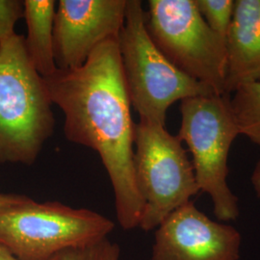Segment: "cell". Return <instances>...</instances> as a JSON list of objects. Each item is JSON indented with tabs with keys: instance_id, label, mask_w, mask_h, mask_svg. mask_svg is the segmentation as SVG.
Segmentation results:
<instances>
[{
	"instance_id": "16",
	"label": "cell",
	"mask_w": 260,
	"mask_h": 260,
	"mask_svg": "<svg viewBox=\"0 0 260 260\" xmlns=\"http://www.w3.org/2000/svg\"><path fill=\"white\" fill-rule=\"evenodd\" d=\"M30 199L31 198H29L27 196L0 193V208L22 204V203L27 202L28 200H30Z\"/></svg>"
},
{
	"instance_id": "11",
	"label": "cell",
	"mask_w": 260,
	"mask_h": 260,
	"mask_svg": "<svg viewBox=\"0 0 260 260\" xmlns=\"http://www.w3.org/2000/svg\"><path fill=\"white\" fill-rule=\"evenodd\" d=\"M24 19L27 35L24 47L28 58L43 78L58 70L54 58L53 27L57 2L55 0H24Z\"/></svg>"
},
{
	"instance_id": "2",
	"label": "cell",
	"mask_w": 260,
	"mask_h": 260,
	"mask_svg": "<svg viewBox=\"0 0 260 260\" xmlns=\"http://www.w3.org/2000/svg\"><path fill=\"white\" fill-rule=\"evenodd\" d=\"M52 103L44 78L31 64L24 36L0 42V164L37 160L54 132Z\"/></svg>"
},
{
	"instance_id": "17",
	"label": "cell",
	"mask_w": 260,
	"mask_h": 260,
	"mask_svg": "<svg viewBox=\"0 0 260 260\" xmlns=\"http://www.w3.org/2000/svg\"><path fill=\"white\" fill-rule=\"evenodd\" d=\"M251 183L256 194L260 198V160L253 170V173L251 176Z\"/></svg>"
},
{
	"instance_id": "5",
	"label": "cell",
	"mask_w": 260,
	"mask_h": 260,
	"mask_svg": "<svg viewBox=\"0 0 260 260\" xmlns=\"http://www.w3.org/2000/svg\"><path fill=\"white\" fill-rule=\"evenodd\" d=\"M178 137L192 154L200 191L208 194L219 221H234L239 216L238 199L228 185V160L233 141L240 132L228 94L198 95L180 104Z\"/></svg>"
},
{
	"instance_id": "6",
	"label": "cell",
	"mask_w": 260,
	"mask_h": 260,
	"mask_svg": "<svg viewBox=\"0 0 260 260\" xmlns=\"http://www.w3.org/2000/svg\"><path fill=\"white\" fill-rule=\"evenodd\" d=\"M134 145L135 179L144 204L139 228L149 232L191 202L200 189L181 140L165 125L140 120Z\"/></svg>"
},
{
	"instance_id": "10",
	"label": "cell",
	"mask_w": 260,
	"mask_h": 260,
	"mask_svg": "<svg viewBox=\"0 0 260 260\" xmlns=\"http://www.w3.org/2000/svg\"><path fill=\"white\" fill-rule=\"evenodd\" d=\"M224 93L260 80V0H235L225 38Z\"/></svg>"
},
{
	"instance_id": "4",
	"label": "cell",
	"mask_w": 260,
	"mask_h": 260,
	"mask_svg": "<svg viewBox=\"0 0 260 260\" xmlns=\"http://www.w3.org/2000/svg\"><path fill=\"white\" fill-rule=\"evenodd\" d=\"M102 214L58 202H27L0 208V246L19 260H51L91 246L114 231Z\"/></svg>"
},
{
	"instance_id": "13",
	"label": "cell",
	"mask_w": 260,
	"mask_h": 260,
	"mask_svg": "<svg viewBox=\"0 0 260 260\" xmlns=\"http://www.w3.org/2000/svg\"><path fill=\"white\" fill-rule=\"evenodd\" d=\"M208 26L224 40L233 20L235 0H196Z\"/></svg>"
},
{
	"instance_id": "1",
	"label": "cell",
	"mask_w": 260,
	"mask_h": 260,
	"mask_svg": "<svg viewBox=\"0 0 260 260\" xmlns=\"http://www.w3.org/2000/svg\"><path fill=\"white\" fill-rule=\"evenodd\" d=\"M119 39L103 42L85 64L44 78L48 96L64 114V134L99 153L110 181L118 222L139 228L144 204L134 173L135 124L124 83Z\"/></svg>"
},
{
	"instance_id": "9",
	"label": "cell",
	"mask_w": 260,
	"mask_h": 260,
	"mask_svg": "<svg viewBox=\"0 0 260 260\" xmlns=\"http://www.w3.org/2000/svg\"><path fill=\"white\" fill-rule=\"evenodd\" d=\"M240 246L236 229L215 222L189 202L158 225L151 260H238Z\"/></svg>"
},
{
	"instance_id": "3",
	"label": "cell",
	"mask_w": 260,
	"mask_h": 260,
	"mask_svg": "<svg viewBox=\"0 0 260 260\" xmlns=\"http://www.w3.org/2000/svg\"><path fill=\"white\" fill-rule=\"evenodd\" d=\"M118 44L126 91L140 120L165 125L172 104L216 93L178 70L158 49L146 27L142 1L127 0Z\"/></svg>"
},
{
	"instance_id": "8",
	"label": "cell",
	"mask_w": 260,
	"mask_h": 260,
	"mask_svg": "<svg viewBox=\"0 0 260 260\" xmlns=\"http://www.w3.org/2000/svg\"><path fill=\"white\" fill-rule=\"evenodd\" d=\"M126 3L127 0H59L53 27L57 69H77L103 42L119 39Z\"/></svg>"
},
{
	"instance_id": "7",
	"label": "cell",
	"mask_w": 260,
	"mask_h": 260,
	"mask_svg": "<svg viewBox=\"0 0 260 260\" xmlns=\"http://www.w3.org/2000/svg\"><path fill=\"white\" fill-rule=\"evenodd\" d=\"M146 27L173 65L215 93L225 94V40L208 26L196 0H149Z\"/></svg>"
},
{
	"instance_id": "12",
	"label": "cell",
	"mask_w": 260,
	"mask_h": 260,
	"mask_svg": "<svg viewBox=\"0 0 260 260\" xmlns=\"http://www.w3.org/2000/svg\"><path fill=\"white\" fill-rule=\"evenodd\" d=\"M230 99L240 135L260 147V80L239 87Z\"/></svg>"
},
{
	"instance_id": "18",
	"label": "cell",
	"mask_w": 260,
	"mask_h": 260,
	"mask_svg": "<svg viewBox=\"0 0 260 260\" xmlns=\"http://www.w3.org/2000/svg\"><path fill=\"white\" fill-rule=\"evenodd\" d=\"M58 257L59 256H57L55 258H53V259L51 260H58ZM0 260H19L17 258V257H15L13 254H11L9 251H7V250H5L3 247H1L0 246Z\"/></svg>"
},
{
	"instance_id": "15",
	"label": "cell",
	"mask_w": 260,
	"mask_h": 260,
	"mask_svg": "<svg viewBox=\"0 0 260 260\" xmlns=\"http://www.w3.org/2000/svg\"><path fill=\"white\" fill-rule=\"evenodd\" d=\"M23 17V1L0 0V42L16 34L15 25Z\"/></svg>"
},
{
	"instance_id": "14",
	"label": "cell",
	"mask_w": 260,
	"mask_h": 260,
	"mask_svg": "<svg viewBox=\"0 0 260 260\" xmlns=\"http://www.w3.org/2000/svg\"><path fill=\"white\" fill-rule=\"evenodd\" d=\"M120 256L119 245L106 238L85 248L66 251L58 260H120Z\"/></svg>"
}]
</instances>
